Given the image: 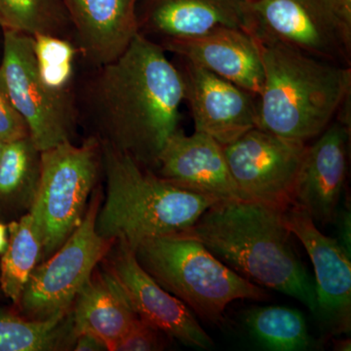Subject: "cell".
Wrapping results in <instances>:
<instances>
[{
  "instance_id": "1",
  "label": "cell",
  "mask_w": 351,
  "mask_h": 351,
  "mask_svg": "<svg viewBox=\"0 0 351 351\" xmlns=\"http://www.w3.org/2000/svg\"><path fill=\"white\" fill-rule=\"evenodd\" d=\"M184 99L182 73L160 45L138 34L117 60L78 76V124L86 122L90 136L149 169L179 130Z\"/></svg>"
},
{
  "instance_id": "2",
  "label": "cell",
  "mask_w": 351,
  "mask_h": 351,
  "mask_svg": "<svg viewBox=\"0 0 351 351\" xmlns=\"http://www.w3.org/2000/svg\"><path fill=\"white\" fill-rule=\"evenodd\" d=\"M283 212L254 201H219L195 225L172 237L200 242L234 271L315 313V284L295 250Z\"/></svg>"
},
{
  "instance_id": "3",
  "label": "cell",
  "mask_w": 351,
  "mask_h": 351,
  "mask_svg": "<svg viewBox=\"0 0 351 351\" xmlns=\"http://www.w3.org/2000/svg\"><path fill=\"white\" fill-rule=\"evenodd\" d=\"M257 39L263 64L258 128L306 144L326 130L350 98V66Z\"/></svg>"
},
{
  "instance_id": "4",
  "label": "cell",
  "mask_w": 351,
  "mask_h": 351,
  "mask_svg": "<svg viewBox=\"0 0 351 351\" xmlns=\"http://www.w3.org/2000/svg\"><path fill=\"white\" fill-rule=\"evenodd\" d=\"M101 144L107 196L97 214L96 232L104 239L134 250L143 240L184 232L221 201L174 186L128 154Z\"/></svg>"
},
{
  "instance_id": "5",
  "label": "cell",
  "mask_w": 351,
  "mask_h": 351,
  "mask_svg": "<svg viewBox=\"0 0 351 351\" xmlns=\"http://www.w3.org/2000/svg\"><path fill=\"white\" fill-rule=\"evenodd\" d=\"M136 258L161 287L212 324L226 325V309L237 300L269 299L265 289L215 257L204 245L179 237L143 240Z\"/></svg>"
},
{
  "instance_id": "6",
  "label": "cell",
  "mask_w": 351,
  "mask_h": 351,
  "mask_svg": "<svg viewBox=\"0 0 351 351\" xmlns=\"http://www.w3.org/2000/svg\"><path fill=\"white\" fill-rule=\"evenodd\" d=\"M101 171V144L94 136L80 145L66 141L41 152L40 182L29 212L43 246L40 263L82 223Z\"/></svg>"
},
{
  "instance_id": "7",
  "label": "cell",
  "mask_w": 351,
  "mask_h": 351,
  "mask_svg": "<svg viewBox=\"0 0 351 351\" xmlns=\"http://www.w3.org/2000/svg\"><path fill=\"white\" fill-rule=\"evenodd\" d=\"M101 197L100 189H94L82 223L61 248L32 270L16 306L19 315L47 320L73 309L78 293L115 242L96 232Z\"/></svg>"
},
{
  "instance_id": "8",
  "label": "cell",
  "mask_w": 351,
  "mask_h": 351,
  "mask_svg": "<svg viewBox=\"0 0 351 351\" xmlns=\"http://www.w3.org/2000/svg\"><path fill=\"white\" fill-rule=\"evenodd\" d=\"M250 5L256 38L350 66L351 16L339 0H256Z\"/></svg>"
},
{
  "instance_id": "9",
  "label": "cell",
  "mask_w": 351,
  "mask_h": 351,
  "mask_svg": "<svg viewBox=\"0 0 351 351\" xmlns=\"http://www.w3.org/2000/svg\"><path fill=\"white\" fill-rule=\"evenodd\" d=\"M0 76L39 151L73 141L78 114L51 96L39 80L29 34L1 32Z\"/></svg>"
},
{
  "instance_id": "10",
  "label": "cell",
  "mask_w": 351,
  "mask_h": 351,
  "mask_svg": "<svg viewBox=\"0 0 351 351\" xmlns=\"http://www.w3.org/2000/svg\"><path fill=\"white\" fill-rule=\"evenodd\" d=\"M306 149V143L260 128L251 129L223 147L243 199L282 211L294 203L295 180Z\"/></svg>"
},
{
  "instance_id": "11",
  "label": "cell",
  "mask_w": 351,
  "mask_h": 351,
  "mask_svg": "<svg viewBox=\"0 0 351 351\" xmlns=\"http://www.w3.org/2000/svg\"><path fill=\"white\" fill-rule=\"evenodd\" d=\"M104 261L107 262L106 271L119 285L140 319L191 348L209 350L214 346L191 309L141 267L128 245L115 241Z\"/></svg>"
},
{
  "instance_id": "12",
  "label": "cell",
  "mask_w": 351,
  "mask_h": 351,
  "mask_svg": "<svg viewBox=\"0 0 351 351\" xmlns=\"http://www.w3.org/2000/svg\"><path fill=\"white\" fill-rule=\"evenodd\" d=\"M284 223L304 245L315 272L316 313L335 335L351 331V258L337 239L316 228L302 208L291 205L283 212Z\"/></svg>"
},
{
  "instance_id": "13",
  "label": "cell",
  "mask_w": 351,
  "mask_h": 351,
  "mask_svg": "<svg viewBox=\"0 0 351 351\" xmlns=\"http://www.w3.org/2000/svg\"><path fill=\"white\" fill-rule=\"evenodd\" d=\"M138 34L158 44L195 38L218 27H237L255 36L246 0H140Z\"/></svg>"
},
{
  "instance_id": "14",
  "label": "cell",
  "mask_w": 351,
  "mask_h": 351,
  "mask_svg": "<svg viewBox=\"0 0 351 351\" xmlns=\"http://www.w3.org/2000/svg\"><path fill=\"white\" fill-rule=\"evenodd\" d=\"M186 62V61H184ZM186 99L195 131L221 145L232 144L258 128V97L207 69L186 62Z\"/></svg>"
},
{
  "instance_id": "15",
  "label": "cell",
  "mask_w": 351,
  "mask_h": 351,
  "mask_svg": "<svg viewBox=\"0 0 351 351\" xmlns=\"http://www.w3.org/2000/svg\"><path fill=\"white\" fill-rule=\"evenodd\" d=\"M350 127L330 124L313 145H306L295 180L293 205L302 208L314 223H334L348 175Z\"/></svg>"
},
{
  "instance_id": "16",
  "label": "cell",
  "mask_w": 351,
  "mask_h": 351,
  "mask_svg": "<svg viewBox=\"0 0 351 351\" xmlns=\"http://www.w3.org/2000/svg\"><path fill=\"white\" fill-rule=\"evenodd\" d=\"M156 168L159 177L179 188L221 201L244 200L223 145L201 132L189 136L175 132L159 154Z\"/></svg>"
},
{
  "instance_id": "17",
  "label": "cell",
  "mask_w": 351,
  "mask_h": 351,
  "mask_svg": "<svg viewBox=\"0 0 351 351\" xmlns=\"http://www.w3.org/2000/svg\"><path fill=\"white\" fill-rule=\"evenodd\" d=\"M88 68L114 61L138 34L140 0H62Z\"/></svg>"
},
{
  "instance_id": "18",
  "label": "cell",
  "mask_w": 351,
  "mask_h": 351,
  "mask_svg": "<svg viewBox=\"0 0 351 351\" xmlns=\"http://www.w3.org/2000/svg\"><path fill=\"white\" fill-rule=\"evenodd\" d=\"M166 52L207 69L260 96L263 86L262 51L257 38L237 27H218L195 38L161 45Z\"/></svg>"
},
{
  "instance_id": "19",
  "label": "cell",
  "mask_w": 351,
  "mask_h": 351,
  "mask_svg": "<svg viewBox=\"0 0 351 351\" xmlns=\"http://www.w3.org/2000/svg\"><path fill=\"white\" fill-rule=\"evenodd\" d=\"M75 336L91 332L113 351L115 343L138 319L135 311L107 271L92 274L76 297L73 306Z\"/></svg>"
},
{
  "instance_id": "20",
  "label": "cell",
  "mask_w": 351,
  "mask_h": 351,
  "mask_svg": "<svg viewBox=\"0 0 351 351\" xmlns=\"http://www.w3.org/2000/svg\"><path fill=\"white\" fill-rule=\"evenodd\" d=\"M40 175L41 152L31 137L4 143L0 157V214L29 213Z\"/></svg>"
},
{
  "instance_id": "21",
  "label": "cell",
  "mask_w": 351,
  "mask_h": 351,
  "mask_svg": "<svg viewBox=\"0 0 351 351\" xmlns=\"http://www.w3.org/2000/svg\"><path fill=\"white\" fill-rule=\"evenodd\" d=\"M73 309L47 320H31L0 311V351L73 350Z\"/></svg>"
},
{
  "instance_id": "22",
  "label": "cell",
  "mask_w": 351,
  "mask_h": 351,
  "mask_svg": "<svg viewBox=\"0 0 351 351\" xmlns=\"http://www.w3.org/2000/svg\"><path fill=\"white\" fill-rule=\"evenodd\" d=\"M34 58L39 80L53 98L78 114L76 105L80 53L71 39L36 34Z\"/></svg>"
},
{
  "instance_id": "23",
  "label": "cell",
  "mask_w": 351,
  "mask_h": 351,
  "mask_svg": "<svg viewBox=\"0 0 351 351\" xmlns=\"http://www.w3.org/2000/svg\"><path fill=\"white\" fill-rule=\"evenodd\" d=\"M243 322L252 339L267 350H306L313 341L304 314L290 307H254L245 313Z\"/></svg>"
},
{
  "instance_id": "24",
  "label": "cell",
  "mask_w": 351,
  "mask_h": 351,
  "mask_svg": "<svg viewBox=\"0 0 351 351\" xmlns=\"http://www.w3.org/2000/svg\"><path fill=\"white\" fill-rule=\"evenodd\" d=\"M8 244L0 262V290L17 306L34 267L40 263L43 246L31 214L7 226Z\"/></svg>"
},
{
  "instance_id": "25",
  "label": "cell",
  "mask_w": 351,
  "mask_h": 351,
  "mask_svg": "<svg viewBox=\"0 0 351 351\" xmlns=\"http://www.w3.org/2000/svg\"><path fill=\"white\" fill-rule=\"evenodd\" d=\"M0 29L73 40V29L62 0H0Z\"/></svg>"
},
{
  "instance_id": "26",
  "label": "cell",
  "mask_w": 351,
  "mask_h": 351,
  "mask_svg": "<svg viewBox=\"0 0 351 351\" xmlns=\"http://www.w3.org/2000/svg\"><path fill=\"white\" fill-rule=\"evenodd\" d=\"M164 332L140 318L121 339L113 351H159L166 346Z\"/></svg>"
},
{
  "instance_id": "27",
  "label": "cell",
  "mask_w": 351,
  "mask_h": 351,
  "mask_svg": "<svg viewBox=\"0 0 351 351\" xmlns=\"http://www.w3.org/2000/svg\"><path fill=\"white\" fill-rule=\"evenodd\" d=\"M29 137L27 124L14 107L0 76V141L12 142Z\"/></svg>"
},
{
  "instance_id": "28",
  "label": "cell",
  "mask_w": 351,
  "mask_h": 351,
  "mask_svg": "<svg viewBox=\"0 0 351 351\" xmlns=\"http://www.w3.org/2000/svg\"><path fill=\"white\" fill-rule=\"evenodd\" d=\"M334 223L337 225L338 230V239L339 246L341 247L346 255L351 258V215L350 209L338 211Z\"/></svg>"
},
{
  "instance_id": "29",
  "label": "cell",
  "mask_w": 351,
  "mask_h": 351,
  "mask_svg": "<svg viewBox=\"0 0 351 351\" xmlns=\"http://www.w3.org/2000/svg\"><path fill=\"white\" fill-rule=\"evenodd\" d=\"M75 351H108L107 343L91 332H83L76 336Z\"/></svg>"
},
{
  "instance_id": "30",
  "label": "cell",
  "mask_w": 351,
  "mask_h": 351,
  "mask_svg": "<svg viewBox=\"0 0 351 351\" xmlns=\"http://www.w3.org/2000/svg\"><path fill=\"white\" fill-rule=\"evenodd\" d=\"M8 244V239H7V226L4 223H0V255L5 252Z\"/></svg>"
},
{
  "instance_id": "31",
  "label": "cell",
  "mask_w": 351,
  "mask_h": 351,
  "mask_svg": "<svg viewBox=\"0 0 351 351\" xmlns=\"http://www.w3.org/2000/svg\"><path fill=\"white\" fill-rule=\"evenodd\" d=\"M334 350L336 351H350L351 341L350 339H335Z\"/></svg>"
},
{
  "instance_id": "32",
  "label": "cell",
  "mask_w": 351,
  "mask_h": 351,
  "mask_svg": "<svg viewBox=\"0 0 351 351\" xmlns=\"http://www.w3.org/2000/svg\"><path fill=\"white\" fill-rule=\"evenodd\" d=\"M3 145H4V143L1 142V141H0V157H1L2 149H3Z\"/></svg>"
},
{
  "instance_id": "33",
  "label": "cell",
  "mask_w": 351,
  "mask_h": 351,
  "mask_svg": "<svg viewBox=\"0 0 351 351\" xmlns=\"http://www.w3.org/2000/svg\"><path fill=\"white\" fill-rule=\"evenodd\" d=\"M246 1H248V2H254V1H256V0H246Z\"/></svg>"
}]
</instances>
